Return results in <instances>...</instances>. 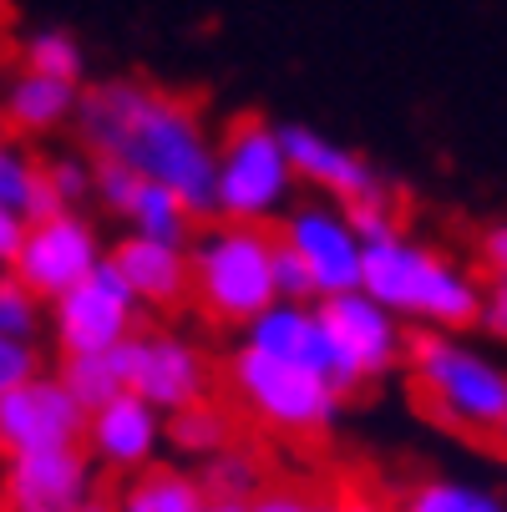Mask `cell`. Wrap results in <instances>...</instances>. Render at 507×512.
Segmentation results:
<instances>
[{"mask_svg": "<svg viewBox=\"0 0 507 512\" xmlns=\"http://www.w3.org/2000/svg\"><path fill=\"white\" fill-rule=\"evenodd\" d=\"M92 163H97V158H92ZM137 188H142V178H137L132 168H122V163H97V193H92V198H102V208H107V213L127 218V208H132Z\"/></svg>", "mask_w": 507, "mask_h": 512, "instance_id": "f546056e", "label": "cell"}, {"mask_svg": "<svg viewBox=\"0 0 507 512\" xmlns=\"http://www.w3.org/2000/svg\"><path fill=\"white\" fill-rule=\"evenodd\" d=\"M41 178H46V163H36V153L26 148L21 137L0 132V208L11 213H31L36 193H41Z\"/></svg>", "mask_w": 507, "mask_h": 512, "instance_id": "d4e9b609", "label": "cell"}, {"mask_svg": "<svg viewBox=\"0 0 507 512\" xmlns=\"http://www.w3.org/2000/svg\"><path fill=\"white\" fill-rule=\"evenodd\" d=\"M21 71H36V77L82 87V77H87V51H82V41L71 36L66 26H36V31H26V41H21Z\"/></svg>", "mask_w": 507, "mask_h": 512, "instance_id": "cb8c5ba5", "label": "cell"}, {"mask_svg": "<svg viewBox=\"0 0 507 512\" xmlns=\"http://www.w3.org/2000/svg\"><path fill=\"white\" fill-rule=\"evenodd\" d=\"M163 447H168V416L132 391H122L117 401L87 416V452L107 472L137 477V472L158 467Z\"/></svg>", "mask_w": 507, "mask_h": 512, "instance_id": "9a60e30c", "label": "cell"}, {"mask_svg": "<svg viewBox=\"0 0 507 512\" xmlns=\"http://www.w3.org/2000/svg\"><path fill=\"white\" fill-rule=\"evenodd\" d=\"M137 315H142L137 295L107 259L97 274H87L77 289H66L46 310V325H51V340L61 355H107V350L127 345L132 335H142Z\"/></svg>", "mask_w": 507, "mask_h": 512, "instance_id": "9c48e42d", "label": "cell"}, {"mask_svg": "<svg viewBox=\"0 0 507 512\" xmlns=\"http://www.w3.org/2000/svg\"><path fill=\"white\" fill-rule=\"evenodd\" d=\"M371 300H381L396 320H411L421 330L462 335L482 320L487 284L462 269L437 244H421L411 234H391L381 244H366V279H360Z\"/></svg>", "mask_w": 507, "mask_h": 512, "instance_id": "7a4b0ae2", "label": "cell"}, {"mask_svg": "<svg viewBox=\"0 0 507 512\" xmlns=\"http://www.w3.org/2000/svg\"><path fill=\"white\" fill-rule=\"evenodd\" d=\"M198 482H203L208 502H259L269 492V467H264V457L254 447L234 442L229 452L208 457L198 467Z\"/></svg>", "mask_w": 507, "mask_h": 512, "instance_id": "ffe728a7", "label": "cell"}, {"mask_svg": "<svg viewBox=\"0 0 507 512\" xmlns=\"http://www.w3.org/2000/svg\"><path fill=\"white\" fill-rule=\"evenodd\" d=\"M279 132H284L289 163H295V178L310 183L315 193H325L330 203H340L350 213L355 208H396L391 178L366 153H355V148H345V142L325 137L310 122H279Z\"/></svg>", "mask_w": 507, "mask_h": 512, "instance_id": "30bf717a", "label": "cell"}, {"mask_svg": "<svg viewBox=\"0 0 507 512\" xmlns=\"http://www.w3.org/2000/svg\"><path fill=\"white\" fill-rule=\"evenodd\" d=\"M401 512H507V502L472 477H421L406 487Z\"/></svg>", "mask_w": 507, "mask_h": 512, "instance_id": "7402d4cb", "label": "cell"}, {"mask_svg": "<svg viewBox=\"0 0 507 512\" xmlns=\"http://www.w3.org/2000/svg\"><path fill=\"white\" fill-rule=\"evenodd\" d=\"M234 442H239V436H234V416H229V406H219V401H203V406H188V411L168 416V447H173L178 457H193L198 467H203L208 457L229 452Z\"/></svg>", "mask_w": 507, "mask_h": 512, "instance_id": "44dd1931", "label": "cell"}, {"mask_svg": "<svg viewBox=\"0 0 507 512\" xmlns=\"http://www.w3.org/2000/svg\"><path fill=\"white\" fill-rule=\"evenodd\" d=\"M117 360L127 371V391L142 396L148 406H158L163 416H178L188 406H203L219 371L198 340L178 335V330H148L132 335L127 345H117Z\"/></svg>", "mask_w": 507, "mask_h": 512, "instance_id": "52a82bcc", "label": "cell"}, {"mask_svg": "<svg viewBox=\"0 0 507 512\" xmlns=\"http://www.w3.org/2000/svg\"><path fill=\"white\" fill-rule=\"evenodd\" d=\"M26 234H31L26 218L11 213V208H0V274L16 269V259H21V249H26Z\"/></svg>", "mask_w": 507, "mask_h": 512, "instance_id": "d6a6232c", "label": "cell"}, {"mask_svg": "<svg viewBox=\"0 0 507 512\" xmlns=\"http://www.w3.org/2000/svg\"><path fill=\"white\" fill-rule=\"evenodd\" d=\"M477 330H487L492 340L507 345V279H487V295H482V320Z\"/></svg>", "mask_w": 507, "mask_h": 512, "instance_id": "1f68e13d", "label": "cell"}, {"mask_svg": "<svg viewBox=\"0 0 507 512\" xmlns=\"http://www.w3.org/2000/svg\"><path fill=\"white\" fill-rule=\"evenodd\" d=\"M203 512H254V502H208Z\"/></svg>", "mask_w": 507, "mask_h": 512, "instance_id": "e575fe53", "label": "cell"}, {"mask_svg": "<svg viewBox=\"0 0 507 512\" xmlns=\"http://www.w3.org/2000/svg\"><path fill=\"white\" fill-rule=\"evenodd\" d=\"M224 381L239 396V406L279 436H320L340 421V406H345V396L325 376H315L310 365L264 355L244 340L224 360Z\"/></svg>", "mask_w": 507, "mask_h": 512, "instance_id": "8992f818", "label": "cell"}, {"mask_svg": "<svg viewBox=\"0 0 507 512\" xmlns=\"http://www.w3.org/2000/svg\"><path fill=\"white\" fill-rule=\"evenodd\" d=\"M56 376H61V386H66L71 396H77V406H82L87 416L102 411L107 401H117V396L127 391V371H122L117 350H107V355H61Z\"/></svg>", "mask_w": 507, "mask_h": 512, "instance_id": "603a6c76", "label": "cell"}, {"mask_svg": "<svg viewBox=\"0 0 507 512\" xmlns=\"http://www.w3.org/2000/svg\"><path fill=\"white\" fill-rule=\"evenodd\" d=\"M46 310H51V305L31 295L26 279H21L16 269L0 274V335L36 345V335H41V325H46Z\"/></svg>", "mask_w": 507, "mask_h": 512, "instance_id": "484cf974", "label": "cell"}, {"mask_svg": "<svg viewBox=\"0 0 507 512\" xmlns=\"http://www.w3.org/2000/svg\"><path fill=\"white\" fill-rule=\"evenodd\" d=\"M279 244L295 249L315 279V295L335 300V295H355L366 279V239H360L350 208L315 198V203H295L279 218Z\"/></svg>", "mask_w": 507, "mask_h": 512, "instance_id": "ba28073f", "label": "cell"}, {"mask_svg": "<svg viewBox=\"0 0 507 512\" xmlns=\"http://www.w3.org/2000/svg\"><path fill=\"white\" fill-rule=\"evenodd\" d=\"M107 259H112V269L127 279V289L137 295L142 310H178L183 300H193V264H188V249L122 234V239L107 249Z\"/></svg>", "mask_w": 507, "mask_h": 512, "instance_id": "2e32d148", "label": "cell"}, {"mask_svg": "<svg viewBox=\"0 0 507 512\" xmlns=\"http://www.w3.org/2000/svg\"><path fill=\"white\" fill-rule=\"evenodd\" d=\"M82 92L87 87H71V82H51L36 77V71H16L11 87L0 92V127L11 137H46L61 132L66 122H77L82 112Z\"/></svg>", "mask_w": 507, "mask_h": 512, "instance_id": "e0dca14e", "label": "cell"}, {"mask_svg": "<svg viewBox=\"0 0 507 512\" xmlns=\"http://www.w3.org/2000/svg\"><path fill=\"white\" fill-rule=\"evenodd\" d=\"M36 376H46L41 350H36L31 340H11V335H0V396H11V391L31 386Z\"/></svg>", "mask_w": 507, "mask_h": 512, "instance_id": "83f0119b", "label": "cell"}, {"mask_svg": "<svg viewBox=\"0 0 507 512\" xmlns=\"http://www.w3.org/2000/svg\"><path fill=\"white\" fill-rule=\"evenodd\" d=\"M61 447H87V411L61 386L56 371L0 396V457L61 452Z\"/></svg>", "mask_w": 507, "mask_h": 512, "instance_id": "7c38bea8", "label": "cell"}, {"mask_svg": "<svg viewBox=\"0 0 507 512\" xmlns=\"http://www.w3.org/2000/svg\"><path fill=\"white\" fill-rule=\"evenodd\" d=\"M310 512H345V502H330V497H315V507Z\"/></svg>", "mask_w": 507, "mask_h": 512, "instance_id": "d590c367", "label": "cell"}, {"mask_svg": "<svg viewBox=\"0 0 507 512\" xmlns=\"http://www.w3.org/2000/svg\"><path fill=\"white\" fill-rule=\"evenodd\" d=\"M295 163L284 153V132L269 117H234L219 137V178H213V218L269 229L295 208Z\"/></svg>", "mask_w": 507, "mask_h": 512, "instance_id": "5b68a950", "label": "cell"}, {"mask_svg": "<svg viewBox=\"0 0 507 512\" xmlns=\"http://www.w3.org/2000/svg\"><path fill=\"white\" fill-rule=\"evenodd\" d=\"M320 320L330 325V335L340 345V360H345V371L355 376V386H371V381L391 376L396 365L406 360V350H411L406 320H396L381 300L366 295V289L320 300Z\"/></svg>", "mask_w": 507, "mask_h": 512, "instance_id": "5bb4252c", "label": "cell"}, {"mask_svg": "<svg viewBox=\"0 0 507 512\" xmlns=\"http://www.w3.org/2000/svg\"><path fill=\"white\" fill-rule=\"evenodd\" d=\"M406 371L421 406L462 436H502L507 421V365L472 345L467 335L416 330L406 350Z\"/></svg>", "mask_w": 507, "mask_h": 512, "instance_id": "3957f363", "label": "cell"}, {"mask_svg": "<svg viewBox=\"0 0 507 512\" xmlns=\"http://www.w3.org/2000/svg\"><path fill=\"white\" fill-rule=\"evenodd\" d=\"M274 295H279L284 305H320L305 259H300L295 249H284V244L274 249Z\"/></svg>", "mask_w": 507, "mask_h": 512, "instance_id": "f1b7e54d", "label": "cell"}, {"mask_svg": "<svg viewBox=\"0 0 507 512\" xmlns=\"http://www.w3.org/2000/svg\"><path fill=\"white\" fill-rule=\"evenodd\" d=\"M477 259L492 279H507V218H497V224L477 234Z\"/></svg>", "mask_w": 507, "mask_h": 512, "instance_id": "4dcf8cb0", "label": "cell"}, {"mask_svg": "<svg viewBox=\"0 0 507 512\" xmlns=\"http://www.w3.org/2000/svg\"><path fill=\"white\" fill-rule=\"evenodd\" d=\"M82 512H117V507H112V502H107V497H92V502H87V507H82Z\"/></svg>", "mask_w": 507, "mask_h": 512, "instance_id": "8d00e7d4", "label": "cell"}, {"mask_svg": "<svg viewBox=\"0 0 507 512\" xmlns=\"http://www.w3.org/2000/svg\"><path fill=\"white\" fill-rule=\"evenodd\" d=\"M122 224H127V234H137V239L173 244V249H193V239H198V213H193L173 188L148 183V178H142V188H137V198H132V208H127Z\"/></svg>", "mask_w": 507, "mask_h": 512, "instance_id": "d6986e66", "label": "cell"}, {"mask_svg": "<svg viewBox=\"0 0 507 512\" xmlns=\"http://www.w3.org/2000/svg\"><path fill=\"white\" fill-rule=\"evenodd\" d=\"M112 507L117 512H203L208 507V492H203L198 472L173 467V462H158V467L137 472V477H122Z\"/></svg>", "mask_w": 507, "mask_h": 512, "instance_id": "ac0fdd59", "label": "cell"}, {"mask_svg": "<svg viewBox=\"0 0 507 512\" xmlns=\"http://www.w3.org/2000/svg\"><path fill=\"white\" fill-rule=\"evenodd\" d=\"M46 183L56 188V198L66 208H82L92 193H97V163L87 153H56L46 163Z\"/></svg>", "mask_w": 507, "mask_h": 512, "instance_id": "4316f807", "label": "cell"}, {"mask_svg": "<svg viewBox=\"0 0 507 512\" xmlns=\"http://www.w3.org/2000/svg\"><path fill=\"white\" fill-rule=\"evenodd\" d=\"M107 249L97 224L82 213V208H66L56 218H46V224H31L26 234V249L16 259V274L26 279V289L36 300L56 305L66 289H77L87 274H97L107 264Z\"/></svg>", "mask_w": 507, "mask_h": 512, "instance_id": "8fae6325", "label": "cell"}, {"mask_svg": "<svg viewBox=\"0 0 507 512\" xmlns=\"http://www.w3.org/2000/svg\"><path fill=\"white\" fill-rule=\"evenodd\" d=\"M274 249L279 234L254 224H224L213 218L198 229L188 264H193V300L208 320L249 330L279 295H274Z\"/></svg>", "mask_w": 507, "mask_h": 512, "instance_id": "277c9868", "label": "cell"}, {"mask_svg": "<svg viewBox=\"0 0 507 512\" xmlns=\"http://www.w3.org/2000/svg\"><path fill=\"white\" fill-rule=\"evenodd\" d=\"M77 142L97 163H122L137 178L173 188L198 218H213L219 137L188 97H173L142 77H107L82 92Z\"/></svg>", "mask_w": 507, "mask_h": 512, "instance_id": "6da1fadb", "label": "cell"}, {"mask_svg": "<svg viewBox=\"0 0 507 512\" xmlns=\"http://www.w3.org/2000/svg\"><path fill=\"white\" fill-rule=\"evenodd\" d=\"M310 507H315V497L300 492V487H269V492L254 502V512H310Z\"/></svg>", "mask_w": 507, "mask_h": 512, "instance_id": "836d02e7", "label": "cell"}, {"mask_svg": "<svg viewBox=\"0 0 507 512\" xmlns=\"http://www.w3.org/2000/svg\"><path fill=\"white\" fill-rule=\"evenodd\" d=\"M502 442H507V421H502Z\"/></svg>", "mask_w": 507, "mask_h": 512, "instance_id": "74e56055", "label": "cell"}, {"mask_svg": "<svg viewBox=\"0 0 507 512\" xmlns=\"http://www.w3.org/2000/svg\"><path fill=\"white\" fill-rule=\"evenodd\" d=\"M97 462L87 447L26 452L0 467V512H82L97 497Z\"/></svg>", "mask_w": 507, "mask_h": 512, "instance_id": "4fadbf2b", "label": "cell"}]
</instances>
